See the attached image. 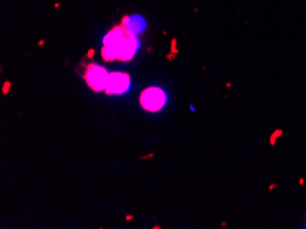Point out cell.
Wrapping results in <instances>:
<instances>
[{
  "label": "cell",
  "mask_w": 306,
  "mask_h": 229,
  "mask_svg": "<svg viewBox=\"0 0 306 229\" xmlns=\"http://www.w3.org/2000/svg\"><path fill=\"white\" fill-rule=\"evenodd\" d=\"M140 43L137 40V36L128 32L122 25L117 26L104 37V46L102 55L106 61H131L137 52Z\"/></svg>",
  "instance_id": "6da1fadb"
},
{
  "label": "cell",
  "mask_w": 306,
  "mask_h": 229,
  "mask_svg": "<svg viewBox=\"0 0 306 229\" xmlns=\"http://www.w3.org/2000/svg\"><path fill=\"white\" fill-rule=\"evenodd\" d=\"M168 96L161 88H147L140 96V104L147 111H159L165 106Z\"/></svg>",
  "instance_id": "7a4b0ae2"
},
{
  "label": "cell",
  "mask_w": 306,
  "mask_h": 229,
  "mask_svg": "<svg viewBox=\"0 0 306 229\" xmlns=\"http://www.w3.org/2000/svg\"><path fill=\"white\" fill-rule=\"evenodd\" d=\"M85 80L86 84L89 85L93 91H106L108 81V74L107 70L103 69L102 66L97 65H91L85 73Z\"/></svg>",
  "instance_id": "3957f363"
},
{
  "label": "cell",
  "mask_w": 306,
  "mask_h": 229,
  "mask_svg": "<svg viewBox=\"0 0 306 229\" xmlns=\"http://www.w3.org/2000/svg\"><path fill=\"white\" fill-rule=\"evenodd\" d=\"M131 88V77L125 73H111L108 76L106 92L108 95H122Z\"/></svg>",
  "instance_id": "277c9868"
},
{
  "label": "cell",
  "mask_w": 306,
  "mask_h": 229,
  "mask_svg": "<svg viewBox=\"0 0 306 229\" xmlns=\"http://www.w3.org/2000/svg\"><path fill=\"white\" fill-rule=\"evenodd\" d=\"M122 26L128 32L137 36L139 33H142L146 29V22L143 17H126L122 22Z\"/></svg>",
  "instance_id": "5b68a950"
}]
</instances>
